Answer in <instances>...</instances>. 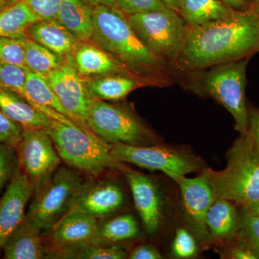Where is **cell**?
<instances>
[{
    "mask_svg": "<svg viewBox=\"0 0 259 259\" xmlns=\"http://www.w3.org/2000/svg\"><path fill=\"white\" fill-rule=\"evenodd\" d=\"M258 51V15L250 9L236 10L227 18L190 27L173 70L177 76L248 58Z\"/></svg>",
    "mask_w": 259,
    "mask_h": 259,
    "instance_id": "cell-1",
    "label": "cell"
},
{
    "mask_svg": "<svg viewBox=\"0 0 259 259\" xmlns=\"http://www.w3.org/2000/svg\"><path fill=\"white\" fill-rule=\"evenodd\" d=\"M94 32L91 40L145 82L166 87L177 75L141 41L125 13L117 6L93 7Z\"/></svg>",
    "mask_w": 259,
    "mask_h": 259,
    "instance_id": "cell-2",
    "label": "cell"
},
{
    "mask_svg": "<svg viewBox=\"0 0 259 259\" xmlns=\"http://www.w3.org/2000/svg\"><path fill=\"white\" fill-rule=\"evenodd\" d=\"M248 58L223 63L207 69L181 73L182 86L199 96L212 97L228 110L241 136L247 134L249 112L245 103Z\"/></svg>",
    "mask_w": 259,
    "mask_h": 259,
    "instance_id": "cell-3",
    "label": "cell"
},
{
    "mask_svg": "<svg viewBox=\"0 0 259 259\" xmlns=\"http://www.w3.org/2000/svg\"><path fill=\"white\" fill-rule=\"evenodd\" d=\"M223 171H204L216 199L249 207L259 201V152L246 135L241 136L227 155Z\"/></svg>",
    "mask_w": 259,
    "mask_h": 259,
    "instance_id": "cell-4",
    "label": "cell"
},
{
    "mask_svg": "<svg viewBox=\"0 0 259 259\" xmlns=\"http://www.w3.org/2000/svg\"><path fill=\"white\" fill-rule=\"evenodd\" d=\"M47 131L61 161L88 176H99L109 168L120 170L123 164L112 156V144L88 128L53 120Z\"/></svg>",
    "mask_w": 259,
    "mask_h": 259,
    "instance_id": "cell-5",
    "label": "cell"
},
{
    "mask_svg": "<svg viewBox=\"0 0 259 259\" xmlns=\"http://www.w3.org/2000/svg\"><path fill=\"white\" fill-rule=\"evenodd\" d=\"M85 125L109 144L141 146L159 143L157 135L131 109L104 100H94Z\"/></svg>",
    "mask_w": 259,
    "mask_h": 259,
    "instance_id": "cell-6",
    "label": "cell"
},
{
    "mask_svg": "<svg viewBox=\"0 0 259 259\" xmlns=\"http://www.w3.org/2000/svg\"><path fill=\"white\" fill-rule=\"evenodd\" d=\"M127 17L141 41L173 69L190 29L180 13L166 8Z\"/></svg>",
    "mask_w": 259,
    "mask_h": 259,
    "instance_id": "cell-7",
    "label": "cell"
},
{
    "mask_svg": "<svg viewBox=\"0 0 259 259\" xmlns=\"http://www.w3.org/2000/svg\"><path fill=\"white\" fill-rule=\"evenodd\" d=\"M84 182L77 170L59 166L50 180L32 194L27 220L40 232L49 231L69 212Z\"/></svg>",
    "mask_w": 259,
    "mask_h": 259,
    "instance_id": "cell-8",
    "label": "cell"
},
{
    "mask_svg": "<svg viewBox=\"0 0 259 259\" xmlns=\"http://www.w3.org/2000/svg\"><path fill=\"white\" fill-rule=\"evenodd\" d=\"M111 153L120 163H133L141 168L163 172L177 184L186 175L202 167V161L192 153L161 145L112 144Z\"/></svg>",
    "mask_w": 259,
    "mask_h": 259,
    "instance_id": "cell-9",
    "label": "cell"
},
{
    "mask_svg": "<svg viewBox=\"0 0 259 259\" xmlns=\"http://www.w3.org/2000/svg\"><path fill=\"white\" fill-rule=\"evenodd\" d=\"M15 151L20 168L31 183L33 193L41 188L60 166L61 158L47 130H23Z\"/></svg>",
    "mask_w": 259,
    "mask_h": 259,
    "instance_id": "cell-10",
    "label": "cell"
},
{
    "mask_svg": "<svg viewBox=\"0 0 259 259\" xmlns=\"http://www.w3.org/2000/svg\"><path fill=\"white\" fill-rule=\"evenodd\" d=\"M46 77L73 120L79 125H85L95 100L80 77L74 57L66 56V61L60 67L51 71Z\"/></svg>",
    "mask_w": 259,
    "mask_h": 259,
    "instance_id": "cell-11",
    "label": "cell"
},
{
    "mask_svg": "<svg viewBox=\"0 0 259 259\" xmlns=\"http://www.w3.org/2000/svg\"><path fill=\"white\" fill-rule=\"evenodd\" d=\"M125 202L120 186L109 180L83 182L75 196L69 212H79L99 219H105L119 210Z\"/></svg>",
    "mask_w": 259,
    "mask_h": 259,
    "instance_id": "cell-12",
    "label": "cell"
},
{
    "mask_svg": "<svg viewBox=\"0 0 259 259\" xmlns=\"http://www.w3.org/2000/svg\"><path fill=\"white\" fill-rule=\"evenodd\" d=\"M128 183L135 206L142 221L148 236H153L159 231L163 221V203L161 192L156 182L141 172L128 167L121 166Z\"/></svg>",
    "mask_w": 259,
    "mask_h": 259,
    "instance_id": "cell-13",
    "label": "cell"
},
{
    "mask_svg": "<svg viewBox=\"0 0 259 259\" xmlns=\"http://www.w3.org/2000/svg\"><path fill=\"white\" fill-rule=\"evenodd\" d=\"M178 185L190 226L199 238L207 240L209 236L206 216L216 199L208 177L203 170L199 176L194 178L183 177Z\"/></svg>",
    "mask_w": 259,
    "mask_h": 259,
    "instance_id": "cell-14",
    "label": "cell"
},
{
    "mask_svg": "<svg viewBox=\"0 0 259 259\" xmlns=\"http://www.w3.org/2000/svg\"><path fill=\"white\" fill-rule=\"evenodd\" d=\"M32 194L31 183L19 168L0 199V253L8 237L26 218L25 208Z\"/></svg>",
    "mask_w": 259,
    "mask_h": 259,
    "instance_id": "cell-15",
    "label": "cell"
},
{
    "mask_svg": "<svg viewBox=\"0 0 259 259\" xmlns=\"http://www.w3.org/2000/svg\"><path fill=\"white\" fill-rule=\"evenodd\" d=\"M98 223L93 216L69 212L51 228L47 237L49 256L77 245L89 243Z\"/></svg>",
    "mask_w": 259,
    "mask_h": 259,
    "instance_id": "cell-16",
    "label": "cell"
},
{
    "mask_svg": "<svg viewBox=\"0 0 259 259\" xmlns=\"http://www.w3.org/2000/svg\"><path fill=\"white\" fill-rule=\"evenodd\" d=\"M3 252L5 259L49 258V251L40 237V231L26 218L8 237Z\"/></svg>",
    "mask_w": 259,
    "mask_h": 259,
    "instance_id": "cell-17",
    "label": "cell"
},
{
    "mask_svg": "<svg viewBox=\"0 0 259 259\" xmlns=\"http://www.w3.org/2000/svg\"><path fill=\"white\" fill-rule=\"evenodd\" d=\"M28 34L32 40L62 57L74 53L79 42L57 19L38 20L29 27Z\"/></svg>",
    "mask_w": 259,
    "mask_h": 259,
    "instance_id": "cell-18",
    "label": "cell"
},
{
    "mask_svg": "<svg viewBox=\"0 0 259 259\" xmlns=\"http://www.w3.org/2000/svg\"><path fill=\"white\" fill-rule=\"evenodd\" d=\"M74 60L78 72L82 76L110 74L134 75L110 54L91 44L78 46L74 51Z\"/></svg>",
    "mask_w": 259,
    "mask_h": 259,
    "instance_id": "cell-19",
    "label": "cell"
},
{
    "mask_svg": "<svg viewBox=\"0 0 259 259\" xmlns=\"http://www.w3.org/2000/svg\"><path fill=\"white\" fill-rule=\"evenodd\" d=\"M0 109L24 130H48L53 120L18 94L3 89H0Z\"/></svg>",
    "mask_w": 259,
    "mask_h": 259,
    "instance_id": "cell-20",
    "label": "cell"
},
{
    "mask_svg": "<svg viewBox=\"0 0 259 259\" xmlns=\"http://www.w3.org/2000/svg\"><path fill=\"white\" fill-rule=\"evenodd\" d=\"M56 19L79 41L93 37V7L84 0H63Z\"/></svg>",
    "mask_w": 259,
    "mask_h": 259,
    "instance_id": "cell-21",
    "label": "cell"
},
{
    "mask_svg": "<svg viewBox=\"0 0 259 259\" xmlns=\"http://www.w3.org/2000/svg\"><path fill=\"white\" fill-rule=\"evenodd\" d=\"M139 234V225L136 218L133 214H122L98 222L89 243L106 246L118 245L134 240Z\"/></svg>",
    "mask_w": 259,
    "mask_h": 259,
    "instance_id": "cell-22",
    "label": "cell"
},
{
    "mask_svg": "<svg viewBox=\"0 0 259 259\" xmlns=\"http://www.w3.org/2000/svg\"><path fill=\"white\" fill-rule=\"evenodd\" d=\"M148 84L138 76L127 74H110L102 75L93 80L88 88L94 100H122L134 90L142 85Z\"/></svg>",
    "mask_w": 259,
    "mask_h": 259,
    "instance_id": "cell-23",
    "label": "cell"
},
{
    "mask_svg": "<svg viewBox=\"0 0 259 259\" xmlns=\"http://www.w3.org/2000/svg\"><path fill=\"white\" fill-rule=\"evenodd\" d=\"M209 236L213 239H226L236 236L241 228V218L234 206L227 199L217 198L206 216Z\"/></svg>",
    "mask_w": 259,
    "mask_h": 259,
    "instance_id": "cell-24",
    "label": "cell"
},
{
    "mask_svg": "<svg viewBox=\"0 0 259 259\" xmlns=\"http://www.w3.org/2000/svg\"><path fill=\"white\" fill-rule=\"evenodd\" d=\"M236 10L221 0H182L180 14L192 28L227 18Z\"/></svg>",
    "mask_w": 259,
    "mask_h": 259,
    "instance_id": "cell-25",
    "label": "cell"
},
{
    "mask_svg": "<svg viewBox=\"0 0 259 259\" xmlns=\"http://www.w3.org/2000/svg\"><path fill=\"white\" fill-rule=\"evenodd\" d=\"M40 19L21 0L0 10V37L23 38L29 27Z\"/></svg>",
    "mask_w": 259,
    "mask_h": 259,
    "instance_id": "cell-26",
    "label": "cell"
},
{
    "mask_svg": "<svg viewBox=\"0 0 259 259\" xmlns=\"http://www.w3.org/2000/svg\"><path fill=\"white\" fill-rule=\"evenodd\" d=\"M23 98L37 110L40 107H49L73 120L44 75L29 71Z\"/></svg>",
    "mask_w": 259,
    "mask_h": 259,
    "instance_id": "cell-27",
    "label": "cell"
},
{
    "mask_svg": "<svg viewBox=\"0 0 259 259\" xmlns=\"http://www.w3.org/2000/svg\"><path fill=\"white\" fill-rule=\"evenodd\" d=\"M25 63L29 71L47 76L51 71L60 67L63 64V57L27 37Z\"/></svg>",
    "mask_w": 259,
    "mask_h": 259,
    "instance_id": "cell-28",
    "label": "cell"
},
{
    "mask_svg": "<svg viewBox=\"0 0 259 259\" xmlns=\"http://www.w3.org/2000/svg\"><path fill=\"white\" fill-rule=\"evenodd\" d=\"M127 253L120 245H100L86 243L68 248L53 255L56 258L123 259Z\"/></svg>",
    "mask_w": 259,
    "mask_h": 259,
    "instance_id": "cell-29",
    "label": "cell"
},
{
    "mask_svg": "<svg viewBox=\"0 0 259 259\" xmlns=\"http://www.w3.org/2000/svg\"><path fill=\"white\" fill-rule=\"evenodd\" d=\"M28 68L0 63V89L13 92L23 97Z\"/></svg>",
    "mask_w": 259,
    "mask_h": 259,
    "instance_id": "cell-30",
    "label": "cell"
},
{
    "mask_svg": "<svg viewBox=\"0 0 259 259\" xmlns=\"http://www.w3.org/2000/svg\"><path fill=\"white\" fill-rule=\"evenodd\" d=\"M27 37H0V63L27 68L25 63V41Z\"/></svg>",
    "mask_w": 259,
    "mask_h": 259,
    "instance_id": "cell-31",
    "label": "cell"
},
{
    "mask_svg": "<svg viewBox=\"0 0 259 259\" xmlns=\"http://www.w3.org/2000/svg\"><path fill=\"white\" fill-rule=\"evenodd\" d=\"M16 151L8 145L0 144V192L20 168Z\"/></svg>",
    "mask_w": 259,
    "mask_h": 259,
    "instance_id": "cell-32",
    "label": "cell"
},
{
    "mask_svg": "<svg viewBox=\"0 0 259 259\" xmlns=\"http://www.w3.org/2000/svg\"><path fill=\"white\" fill-rule=\"evenodd\" d=\"M172 254L178 258H190L197 254V244L193 236L186 229H177L171 247Z\"/></svg>",
    "mask_w": 259,
    "mask_h": 259,
    "instance_id": "cell-33",
    "label": "cell"
},
{
    "mask_svg": "<svg viewBox=\"0 0 259 259\" xmlns=\"http://www.w3.org/2000/svg\"><path fill=\"white\" fill-rule=\"evenodd\" d=\"M240 218L241 228L244 233L246 243L259 258V216L248 207H243V214Z\"/></svg>",
    "mask_w": 259,
    "mask_h": 259,
    "instance_id": "cell-34",
    "label": "cell"
},
{
    "mask_svg": "<svg viewBox=\"0 0 259 259\" xmlns=\"http://www.w3.org/2000/svg\"><path fill=\"white\" fill-rule=\"evenodd\" d=\"M115 5L126 15L156 11L168 8L162 0H115Z\"/></svg>",
    "mask_w": 259,
    "mask_h": 259,
    "instance_id": "cell-35",
    "label": "cell"
},
{
    "mask_svg": "<svg viewBox=\"0 0 259 259\" xmlns=\"http://www.w3.org/2000/svg\"><path fill=\"white\" fill-rule=\"evenodd\" d=\"M21 125L9 118L0 109V144L17 148L23 136Z\"/></svg>",
    "mask_w": 259,
    "mask_h": 259,
    "instance_id": "cell-36",
    "label": "cell"
},
{
    "mask_svg": "<svg viewBox=\"0 0 259 259\" xmlns=\"http://www.w3.org/2000/svg\"><path fill=\"white\" fill-rule=\"evenodd\" d=\"M37 18L52 20L57 18L63 0H23Z\"/></svg>",
    "mask_w": 259,
    "mask_h": 259,
    "instance_id": "cell-37",
    "label": "cell"
},
{
    "mask_svg": "<svg viewBox=\"0 0 259 259\" xmlns=\"http://www.w3.org/2000/svg\"><path fill=\"white\" fill-rule=\"evenodd\" d=\"M131 259H161L163 256L153 245L146 244L136 247L127 255Z\"/></svg>",
    "mask_w": 259,
    "mask_h": 259,
    "instance_id": "cell-38",
    "label": "cell"
},
{
    "mask_svg": "<svg viewBox=\"0 0 259 259\" xmlns=\"http://www.w3.org/2000/svg\"><path fill=\"white\" fill-rule=\"evenodd\" d=\"M245 135L259 152V110L249 112L248 131Z\"/></svg>",
    "mask_w": 259,
    "mask_h": 259,
    "instance_id": "cell-39",
    "label": "cell"
},
{
    "mask_svg": "<svg viewBox=\"0 0 259 259\" xmlns=\"http://www.w3.org/2000/svg\"><path fill=\"white\" fill-rule=\"evenodd\" d=\"M230 258L235 259H256L258 255L245 242L234 247L230 252Z\"/></svg>",
    "mask_w": 259,
    "mask_h": 259,
    "instance_id": "cell-40",
    "label": "cell"
},
{
    "mask_svg": "<svg viewBox=\"0 0 259 259\" xmlns=\"http://www.w3.org/2000/svg\"><path fill=\"white\" fill-rule=\"evenodd\" d=\"M230 8L236 10H249L250 5L246 0H221Z\"/></svg>",
    "mask_w": 259,
    "mask_h": 259,
    "instance_id": "cell-41",
    "label": "cell"
},
{
    "mask_svg": "<svg viewBox=\"0 0 259 259\" xmlns=\"http://www.w3.org/2000/svg\"><path fill=\"white\" fill-rule=\"evenodd\" d=\"M168 8L175 10L180 13L182 0H162Z\"/></svg>",
    "mask_w": 259,
    "mask_h": 259,
    "instance_id": "cell-42",
    "label": "cell"
},
{
    "mask_svg": "<svg viewBox=\"0 0 259 259\" xmlns=\"http://www.w3.org/2000/svg\"><path fill=\"white\" fill-rule=\"evenodd\" d=\"M93 7L97 5H108V6H116L115 0H84Z\"/></svg>",
    "mask_w": 259,
    "mask_h": 259,
    "instance_id": "cell-43",
    "label": "cell"
},
{
    "mask_svg": "<svg viewBox=\"0 0 259 259\" xmlns=\"http://www.w3.org/2000/svg\"><path fill=\"white\" fill-rule=\"evenodd\" d=\"M250 5V9L259 15V0H253Z\"/></svg>",
    "mask_w": 259,
    "mask_h": 259,
    "instance_id": "cell-44",
    "label": "cell"
},
{
    "mask_svg": "<svg viewBox=\"0 0 259 259\" xmlns=\"http://www.w3.org/2000/svg\"><path fill=\"white\" fill-rule=\"evenodd\" d=\"M248 208H249L252 212L259 216V201L258 202H257L256 203H255L254 204H253V205L250 206V207H248Z\"/></svg>",
    "mask_w": 259,
    "mask_h": 259,
    "instance_id": "cell-45",
    "label": "cell"
},
{
    "mask_svg": "<svg viewBox=\"0 0 259 259\" xmlns=\"http://www.w3.org/2000/svg\"><path fill=\"white\" fill-rule=\"evenodd\" d=\"M12 3H10L8 0H0V10L4 9L6 7L9 6Z\"/></svg>",
    "mask_w": 259,
    "mask_h": 259,
    "instance_id": "cell-46",
    "label": "cell"
},
{
    "mask_svg": "<svg viewBox=\"0 0 259 259\" xmlns=\"http://www.w3.org/2000/svg\"><path fill=\"white\" fill-rule=\"evenodd\" d=\"M8 1H9L12 4H14V3H18V2L21 1V0H8Z\"/></svg>",
    "mask_w": 259,
    "mask_h": 259,
    "instance_id": "cell-47",
    "label": "cell"
},
{
    "mask_svg": "<svg viewBox=\"0 0 259 259\" xmlns=\"http://www.w3.org/2000/svg\"><path fill=\"white\" fill-rule=\"evenodd\" d=\"M258 24H259V15H258Z\"/></svg>",
    "mask_w": 259,
    "mask_h": 259,
    "instance_id": "cell-48",
    "label": "cell"
}]
</instances>
